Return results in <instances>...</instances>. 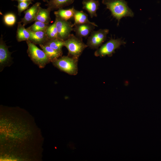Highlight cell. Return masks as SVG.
<instances>
[{
  "label": "cell",
  "instance_id": "12",
  "mask_svg": "<svg viewBox=\"0 0 161 161\" xmlns=\"http://www.w3.org/2000/svg\"><path fill=\"white\" fill-rule=\"evenodd\" d=\"M29 30L30 36L28 41L35 45L44 44L49 39L46 34V31L33 32Z\"/></svg>",
  "mask_w": 161,
  "mask_h": 161
},
{
  "label": "cell",
  "instance_id": "23",
  "mask_svg": "<svg viewBox=\"0 0 161 161\" xmlns=\"http://www.w3.org/2000/svg\"><path fill=\"white\" fill-rule=\"evenodd\" d=\"M18 2L17 6L18 9V14L20 16L21 13L28 8L30 5L32 4V2L28 1H22Z\"/></svg>",
  "mask_w": 161,
  "mask_h": 161
},
{
  "label": "cell",
  "instance_id": "24",
  "mask_svg": "<svg viewBox=\"0 0 161 161\" xmlns=\"http://www.w3.org/2000/svg\"><path fill=\"white\" fill-rule=\"evenodd\" d=\"M12 1H16L18 2H22V1H28V2H31L33 1V0H11Z\"/></svg>",
  "mask_w": 161,
  "mask_h": 161
},
{
  "label": "cell",
  "instance_id": "10",
  "mask_svg": "<svg viewBox=\"0 0 161 161\" xmlns=\"http://www.w3.org/2000/svg\"><path fill=\"white\" fill-rule=\"evenodd\" d=\"M41 3L36 2L30 8L24 11V15L21 19V23L25 26L27 24L35 21L36 17L40 7Z\"/></svg>",
  "mask_w": 161,
  "mask_h": 161
},
{
  "label": "cell",
  "instance_id": "20",
  "mask_svg": "<svg viewBox=\"0 0 161 161\" xmlns=\"http://www.w3.org/2000/svg\"><path fill=\"white\" fill-rule=\"evenodd\" d=\"M49 25L39 21H35V22L27 29L32 31H46Z\"/></svg>",
  "mask_w": 161,
  "mask_h": 161
},
{
  "label": "cell",
  "instance_id": "16",
  "mask_svg": "<svg viewBox=\"0 0 161 161\" xmlns=\"http://www.w3.org/2000/svg\"><path fill=\"white\" fill-rule=\"evenodd\" d=\"M51 11V10L49 8L45 9L40 7L35 21H39L49 24L51 21L50 17Z\"/></svg>",
  "mask_w": 161,
  "mask_h": 161
},
{
  "label": "cell",
  "instance_id": "15",
  "mask_svg": "<svg viewBox=\"0 0 161 161\" xmlns=\"http://www.w3.org/2000/svg\"><path fill=\"white\" fill-rule=\"evenodd\" d=\"M21 23L19 22L18 23L16 38L18 42L28 41L30 36L29 30Z\"/></svg>",
  "mask_w": 161,
  "mask_h": 161
},
{
  "label": "cell",
  "instance_id": "7",
  "mask_svg": "<svg viewBox=\"0 0 161 161\" xmlns=\"http://www.w3.org/2000/svg\"><path fill=\"white\" fill-rule=\"evenodd\" d=\"M55 22L58 31V38L65 41L68 38L73 31V24L68 21L63 20L55 16Z\"/></svg>",
  "mask_w": 161,
  "mask_h": 161
},
{
  "label": "cell",
  "instance_id": "18",
  "mask_svg": "<svg viewBox=\"0 0 161 161\" xmlns=\"http://www.w3.org/2000/svg\"><path fill=\"white\" fill-rule=\"evenodd\" d=\"M75 10L74 7L67 9L61 8L55 11L54 14L55 16H58L65 20L68 21L73 17Z\"/></svg>",
  "mask_w": 161,
  "mask_h": 161
},
{
  "label": "cell",
  "instance_id": "3",
  "mask_svg": "<svg viewBox=\"0 0 161 161\" xmlns=\"http://www.w3.org/2000/svg\"><path fill=\"white\" fill-rule=\"evenodd\" d=\"M64 46L68 50L67 55L77 58H79L84 49L88 47L83 42L82 38L73 34L64 41Z\"/></svg>",
  "mask_w": 161,
  "mask_h": 161
},
{
  "label": "cell",
  "instance_id": "14",
  "mask_svg": "<svg viewBox=\"0 0 161 161\" xmlns=\"http://www.w3.org/2000/svg\"><path fill=\"white\" fill-rule=\"evenodd\" d=\"M75 0H50L46 5L52 11L57 10L72 4Z\"/></svg>",
  "mask_w": 161,
  "mask_h": 161
},
{
  "label": "cell",
  "instance_id": "11",
  "mask_svg": "<svg viewBox=\"0 0 161 161\" xmlns=\"http://www.w3.org/2000/svg\"><path fill=\"white\" fill-rule=\"evenodd\" d=\"M83 9L89 13L91 18L97 17V11L100 6V2L97 0H83L82 2Z\"/></svg>",
  "mask_w": 161,
  "mask_h": 161
},
{
  "label": "cell",
  "instance_id": "13",
  "mask_svg": "<svg viewBox=\"0 0 161 161\" xmlns=\"http://www.w3.org/2000/svg\"><path fill=\"white\" fill-rule=\"evenodd\" d=\"M39 46L44 52L50 62H52L62 56V52L57 51L45 44H41Z\"/></svg>",
  "mask_w": 161,
  "mask_h": 161
},
{
  "label": "cell",
  "instance_id": "8",
  "mask_svg": "<svg viewBox=\"0 0 161 161\" xmlns=\"http://www.w3.org/2000/svg\"><path fill=\"white\" fill-rule=\"evenodd\" d=\"M11 52L3 40L1 35L0 40V71H2L6 66H10L12 64Z\"/></svg>",
  "mask_w": 161,
  "mask_h": 161
},
{
  "label": "cell",
  "instance_id": "21",
  "mask_svg": "<svg viewBox=\"0 0 161 161\" xmlns=\"http://www.w3.org/2000/svg\"><path fill=\"white\" fill-rule=\"evenodd\" d=\"M46 33L49 39L58 38V31L55 22L49 25L46 30Z\"/></svg>",
  "mask_w": 161,
  "mask_h": 161
},
{
  "label": "cell",
  "instance_id": "19",
  "mask_svg": "<svg viewBox=\"0 0 161 161\" xmlns=\"http://www.w3.org/2000/svg\"><path fill=\"white\" fill-rule=\"evenodd\" d=\"M44 44L47 45L57 51L62 52V48L64 46V41L58 38L49 39Z\"/></svg>",
  "mask_w": 161,
  "mask_h": 161
},
{
  "label": "cell",
  "instance_id": "22",
  "mask_svg": "<svg viewBox=\"0 0 161 161\" xmlns=\"http://www.w3.org/2000/svg\"><path fill=\"white\" fill-rule=\"evenodd\" d=\"M3 20L4 23L7 25L12 26L16 22V17L14 14L9 13L4 15Z\"/></svg>",
  "mask_w": 161,
  "mask_h": 161
},
{
  "label": "cell",
  "instance_id": "25",
  "mask_svg": "<svg viewBox=\"0 0 161 161\" xmlns=\"http://www.w3.org/2000/svg\"><path fill=\"white\" fill-rule=\"evenodd\" d=\"M43 1L44 2H47V3L49 1L48 0H43Z\"/></svg>",
  "mask_w": 161,
  "mask_h": 161
},
{
  "label": "cell",
  "instance_id": "5",
  "mask_svg": "<svg viewBox=\"0 0 161 161\" xmlns=\"http://www.w3.org/2000/svg\"><path fill=\"white\" fill-rule=\"evenodd\" d=\"M125 43L124 40L121 38H111L97 49L94 53V55L95 56L100 57H104L106 55L112 56L116 49Z\"/></svg>",
  "mask_w": 161,
  "mask_h": 161
},
{
  "label": "cell",
  "instance_id": "17",
  "mask_svg": "<svg viewBox=\"0 0 161 161\" xmlns=\"http://www.w3.org/2000/svg\"><path fill=\"white\" fill-rule=\"evenodd\" d=\"M73 18L74 20V25L85 23L95 24L90 21L88 19V15L82 10L79 11L75 9Z\"/></svg>",
  "mask_w": 161,
  "mask_h": 161
},
{
  "label": "cell",
  "instance_id": "9",
  "mask_svg": "<svg viewBox=\"0 0 161 161\" xmlns=\"http://www.w3.org/2000/svg\"><path fill=\"white\" fill-rule=\"evenodd\" d=\"M73 31L76 36L80 38H87L94 30L95 27H97L95 24L85 23L74 25Z\"/></svg>",
  "mask_w": 161,
  "mask_h": 161
},
{
  "label": "cell",
  "instance_id": "1",
  "mask_svg": "<svg viewBox=\"0 0 161 161\" xmlns=\"http://www.w3.org/2000/svg\"><path fill=\"white\" fill-rule=\"evenodd\" d=\"M102 3L111 12L112 16L118 21L126 17H133L134 14L125 0H102Z\"/></svg>",
  "mask_w": 161,
  "mask_h": 161
},
{
  "label": "cell",
  "instance_id": "2",
  "mask_svg": "<svg viewBox=\"0 0 161 161\" xmlns=\"http://www.w3.org/2000/svg\"><path fill=\"white\" fill-rule=\"evenodd\" d=\"M78 58L68 55L61 56L52 61L53 65L58 69L69 75H76L78 73Z\"/></svg>",
  "mask_w": 161,
  "mask_h": 161
},
{
  "label": "cell",
  "instance_id": "4",
  "mask_svg": "<svg viewBox=\"0 0 161 161\" xmlns=\"http://www.w3.org/2000/svg\"><path fill=\"white\" fill-rule=\"evenodd\" d=\"M28 46L27 52L28 55L39 68H43L50 61L44 52L38 48L35 44L29 41H26Z\"/></svg>",
  "mask_w": 161,
  "mask_h": 161
},
{
  "label": "cell",
  "instance_id": "6",
  "mask_svg": "<svg viewBox=\"0 0 161 161\" xmlns=\"http://www.w3.org/2000/svg\"><path fill=\"white\" fill-rule=\"evenodd\" d=\"M109 30L108 29H100L93 30L88 37L86 45L92 49H97L106 41Z\"/></svg>",
  "mask_w": 161,
  "mask_h": 161
}]
</instances>
